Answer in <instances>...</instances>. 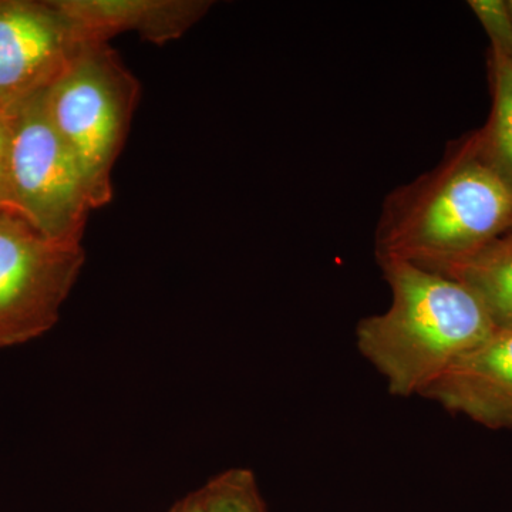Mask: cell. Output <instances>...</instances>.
<instances>
[{
  "label": "cell",
  "mask_w": 512,
  "mask_h": 512,
  "mask_svg": "<svg viewBox=\"0 0 512 512\" xmlns=\"http://www.w3.org/2000/svg\"><path fill=\"white\" fill-rule=\"evenodd\" d=\"M10 207L8 191V121L0 111V208Z\"/></svg>",
  "instance_id": "4fadbf2b"
},
{
  "label": "cell",
  "mask_w": 512,
  "mask_h": 512,
  "mask_svg": "<svg viewBox=\"0 0 512 512\" xmlns=\"http://www.w3.org/2000/svg\"><path fill=\"white\" fill-rule=\"evenodd\" d=\"M138 97L140 84L109 43H82L43 94L50 123L82 170L93 210L113 200V168Z\"/></svg>",
  "instance_id": "3957f363"
},
{
  "label": "cell",
  "mask_w": 512,
  "mask_h": 512,
  "mask_svg": "<svg viewBox=\"0 0 512 512\" xmlns=\"http://www.w3.org/2000/svg\"><path fill=\"white\" fill-rule=\"evenodd\" d=\"M490 73L493 110L478 137L485 157L512 188V56L491 49Z\"/></svg>",
  "instance_id": "30bf717a"
},
{
  "label": "cell",
  "mask_w": 512,
  "mask_h": 512,
  "mask_svg": "<svg viewBox=\"0 0 512 512\" xmlns=\"http://www.w3.org/2000/svg\"><path fill=\"white\" fill-rule=\"evenodd\" d=\"M204 512H266L254 473L231 468L200 488Z\"/></svg>",
  "instance_id": "8fae6325"
},
{
  "label": "cell",
  "mask_w": 512,
  "mask_h": 512,
  "mask_svg": "<svg viewBox=\"0 0 512 512\" xmlns=\"http://www.w3.org/2000/svg\"><path fill=\"white\" fill-rule=\"evenodd\" d=\"M431 271L466 285L484 306L495 329H512V244L504 238L476 254Z\"/></svg>",
  "instance_id": "9c48e42d"
},
{
  "label": "cell",
  "mask_w": 512,
  "mask_h": 512,
  "mask_svg": "<svg viewBox=\"0 0 512 512\" xmlns=\"http://www.w3.org/2000/svg\"><path fill=\"white\" fill-rule=\"evenodd\" d=\"M84 261L82 245L50 239L15 208H0V349L56 325Z\"/></svg>",
  "instance_id": "5b68a950"
},
{
  "label": "cell",
  "mask_w": 512,
  "mask_h": 512,
  "mask_svg": "<svg viewBox=\"0 0 512 512\" xmlns=\"http://www.w3.org/2000/svg\"><path fill=\"white\" fill-rule=\"evenodd\" d=\"M507 5H508V9H510V13L512 16V0H510V2H507Z\"/></svg>",
  "instance_id": "2e32d148"
},
{
  "label": "cell",
  "mask_w": 512,
  "mask_h": 512,
  "mask_svg": "<svg viewBox=\"0 0 512 512\" xmlns=\"http://www.w3.org/2000/svg\"><path fill=\"white\" fill-rule=\"evenodd\" d=\"M501 238H504L505 241L511 242V244H512V227L510 229H508L507 234H504L503 237H501Z\"/></svg>",
  "instance_id": "9a60e30c"
},
{
  "label": "cell",
  "mask_w": 512,
  "mask_h": 512,
  "mask_svg": "<svg viewBox=\"0 0 512 512\" xmlns=\"http://www.w3.org/2000/svg\"><path fill=\"white\" fill-rule=\"evenodd\" d=\"M80 45L55 0H0V111L45 93Z\"/></svg>",
  "instance_id": "8992f818"
},
{
  "label": "cell",
  "mask_w": 512,
  "mask_h": 512,
  "mask_svg": "<svg viewBox=\"0 0 512 512\" xmlns=\"http://www.w3.org/2000/svg\"><path fill=\"white\" fill-rule=\"evenodd\" d=\"M379 264L392 305L359 323L357 348L390 393L421 396L495 326L477 296L456 279L397 259Z\"/></svg>",
  "instance_id": "7a4b0ae2"
},
{
  "label": "cell",
  "mask_w": 512,
  "mask_h": 512,
  "mask_svg": "<svg viewBox=\"0 0 512 512\" xmlns=\"http://www.w3.org/2000/svg\"><path fill=\"white\" fill-rule=\"evenodd\" d=\"M470 8L491 40V49L512 56V16L503 0H471Z\"/></svg>",
  "instance_id": "7c38bea8"
},
{
  "label": "cell",
  "mask_w": 512,
  "mask_h": 512,
  "mask_svg": "<svg viewBox=\"0 0 512 512\" xmlns=\"http://www.w3.org/2000/svg\"><path fill=\"white\" fill-rule=\"evenodd\" d=\"M43 94L5 113L9 204L46 237L82 245L92 201L79 164L50 123Z\"/></svg>",
  "instance_id": "277c9868"
},
{
  "label": "cell",
  "mask_w": 512,
  "mask_h": 512,
  "mask_svg": "<svg viewBox=\"0 0 512 512\" xmlns=\"http://www.w3.org/2000/svg\"><path fill=\"white\" fill-rule=\"evenodd\" d=\"M421 396L488 429L512 430V329H495Z\"/></svg>",
  "instance_id": "52a82bcc"
},
{
  "label": "cell",
  "mask_w": 512,
  "mask_h": 512,
  "mask_svg": "<svg viewBox=\"0 0 512 512\" xmlns=\"http://www.w3.org/2000/svg\"><path fill=\"white\" fill-rule=\"evenodd\" d=\"M511 227V185L485 157L476 133L387 198L376 231L377 261L439 268L476 254Z\"/></svg>",
  "instance_id": "6da1fadb"
},
{
  "label": "cell",
  "mask_w": 512,
  "mask_h": 512,
  "mask_svg": "<svg viewBox=\"0 0 512 512\" xmlns=\"http://www.w3.org/2000/svg\"><path fill=\"white\" fill-rule=\"evenodd\" d=\"M80 43H109L124 32L154 45L180 39L207 15V0H55Z\"/></svg>",
  "instance_id": "ba28073f"
},
{
  "label": "cell",
  "mask_w": 512,
  "mask_h": 512,
  "mask_svg": "<svg viewBox=\"0 0 512 512\" xmlns=\"http://www.w3.org/2000/svg\"><path fill=\"white\" fill-rule=\"evenodd\" d=\"M168 512H204L200 490L194 491L183 500L178 501Z\"/></svg>",
  "instance_id": "5bb4252c"
}]
</instances>
